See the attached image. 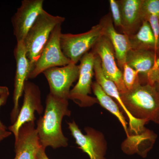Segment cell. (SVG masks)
<instances>
[{"label": "cell", "instance_id": "obj_1", "mask_svg": "<svg viewBox=\"0 0 159 159\" xmlns=\"http://www.w3.org/2000/svg\"><path fill=\"white\" fill-rule=\"evenodd\" d=\"M45 103L43 115L37 120L36 128L40 144L45 148L67 147L68 139L64 135L61 123L64 117L71 116L68 99L55 97L49 93Z\"/></svg>", "mask_w": 159, "mask_h": 159}, {"label": "cell", "instance_id": "obj_2", "mask_svg": "<svg viewBox=\"0 0 159 159\" xmlns=\"http://www.w3.org/2000/svg\"><path fill=\"white\" fill-rule=\"evenodd\" d=\"M120 96L125 108L135 119L153 121L159 113V93L154 85L140 84Z\"/></svg>", "mask_w": 159, "mask_h": 159}, {"label": "cell", "instance_id": "obj_3", "mask_svg": "<svg viewBox=\"0 0 159 159\" xmlns=\"http://www.w3.org/2000/svg\"><path fill=\"white\" fill-rule=\"evenodd\" d=\"M65 20L64 17L52 15L44 9L38 16L24 40L30 71L39 57L53 29L57 25L62 24Z\"/></svg>", "mask_w": 159, "mask_h": 159}, {"label": "cell", "instance_id": "obj_4", "mask_svg": "<svg viewBox=\"0 0 159 159\" xmlns=\"http://www.w3.org/2000/svg\"><path fill=\"white\" fill-rule=\"evenodd\" d=\"M62 24H58L51 32L48 42L29 73L28 80L36 78L48 69L64 66L71 63L64 54L61 47Z\"/></svg>", "mask_w": 159, "mask_h": 159}, {"label": "cell", "instance_id": "obj_5", "mask_svg": "<svg viewBox=\"0 0 159 159\" xmlns=\"http://www.w3.org/2000/svg\"><path fill=\"white\" fill-rule=\"evenodd\" d=\"M102 35L101 27L99 24L93 26L89 31L84 33H61L60 36L61 50L71 62L77 64L83 56L93 48Z\"/></svg>", "mask_w": 159, "mask_h": 159}, {"label": "cell", "instance_id": "obj_6", "mask_svg": "<svg viewBox=\"0 0 159 159\" xmlns=\"http://www.w3.org/2000/svg\"><path fill=\"white\" fill-rule=\"evenodd\" d=\"M95 54L93 51L84 54L80 61L78 81L70 90L69 99L81 107H86L98 103L96 98L89 96L91 93Z\"/></svg>", "mask_w": 159, "mask_h": 159}, {"label": "cell", "instance_id": "obj_7", "mask_svg": "<svg viewBox=\"0 0 159 159\" xmlns=\"http://www.w3.org/2000/svg\"><path fill=\"white\" fill-rule=\"evenodd\" d=\"M23 94V105L20 109L17 119L8 128L9 131L14 134L15 140L17 139L19 131L23 125L28 122H34L36 120L35 112L39 115L44 112L40 90L37 84L29 80H26L24 84Z\"/></svg>", "mask_w": 159, "mask_h": 159}, {"label": "cell", "instance_id": "obj_8", "mask_svg": "<svg viewBox=\"0 0 159 159\" xmlns=\"http://www.w3.org/2000/svg\"><path fill=\"white\" fill-rule=\"evenodd\" d=\"M79 66L70 63L68 65L55 67L43 72L48 83L50 93L55 97L69 99L70 88L79 76Z\"/></svg>", "mask_w": 159, "mask_h": 159}, {"label": "cell", "instance_id": "obj_9", "mask_svg": "<svg viewBox=\"0 0 159 159\" xmlns=\"http://www.w3.org/2000/svg\"><path fill=\"white\" fill-rule=\"evenodd\" d=\"M92 51L100 58L101 67L106 77L116 84L120 93L126 92L122 72L117 65L115 50L109 40L102 35Z\"/></svg>", "mask_w": 159, "mask_h": 159}, {"label": "cell", "instance_id": "obj_10", "mask_svg": "<svg viewBox=\"0 0 159 159\" xmlns=\"http://www.w3.org/2000/svg\"><path fill=\"white\" fill-rule=\"evenodd\" d=\"M71 134L79 148L87 154L90 159H106V143L103 135L90 127H86L84 134L75 121L68 123Z\"/></svg>", "mask_w": 159, "mask_h": 159}, {"label": "cell", "instance_id": "obj_11", "mask_svg": "<svg viewBox=\"0 0 159 159\" xmlns=\"http://www.w3.org/2000/svg\"><path fill=\"white\" fill-rule=\"evenodd\" d=\"M13 52L16 62V70L13 93V107L10 114L12 124L15 122L19 113L20 99L22 96L24 84L26 80H28L31 70L24 41L17 42Z\"/></svg>", "mask_w": 159, "mask_h": 159}, {"label": "cell", "instance_id": "obj_12", "mask_svg": "<svg viewBox=\"0 0 159 159\" xmlns=\"http://www.w3.org/2000/svg\"><path fill=\"white\" fill-rule=\"evenodd\" d=\"M43 0H23L11 18L17 42L25 39L28 31L43 9Z\"/></svg>", "mask_w": 159, "mask_h": 159}, {"label": "cell", "instance_id": "obj_13", "mask_svg": "<svg viewBox=\"0 0 159 159\" xmlns=\"http://www.w3.org/2000/svg\"><path fill=\"white\" fill-rule=\"evenodd\" d=\"M41 147L34 122L26 123L20 128L15 141L14 159H38Z\"/></svg>", "mask_w": 159, "mask_h": 159}, {"label": "cell", "instance_id": "obj_14", "mask_svg": "<svg viewBox=\"0 0 159 159\" xmlns=\"http://www.w3.org/2000/svg\"><path fill=\"white\" fill-rule=\"evenodd\" d=\"M99 24L101 27L102 35L109 40L113 47L117 65L122 71L125 63L126 54L131 49L129 38L115 29L110 12L102 17Z\"/></svg>", "mask_w": 159, "mask_h": 159}, {"label": "cell", "instance_id": "obj_15", "mask_svg": "<svg viewBox=\"0 0 159 159\" xmlns=\"http://www.w3.org/2000/svg\"><path fill=\"white\" fill-rule=\"evenodd\" d=\"M158 56L154 51L130 49L125 63L139 73L141 84H151L152 73Z\"/></svg>", "mask_w": 159, "mask_h": 159}, {"label": "cell", "instance_id": "obj_16", "mask_svg": "<svg viewBox=\"0 0 159 159\" xmlns=\"http://www.w3.org/2000/svg\"><path fill=\"white\" fill-rule=\"evenodd\" d=\"M142 0H118L121 12L122 34L129 37L136 34L143 22Z\"/></svg>", "mask_w": 159, "mask_h": 159}, {"label": "cell", "instance_id": "obj_17", "mask_svg": "<svg viewBox=\"0 0 159 159\" xmlns=\"http://www.w3.org/2000/svg\"><path fill=\"white\" fill-rule=\"evenodd\" d=\"M94 76L96 82L102 88L106 93L116 100L118 105L124 111L129 121V127L132 129L138 128L141 123V120L134 118L129 112L122 102L120 93L116 85L111 80L106 77L103 74L101 65V61L99 56L95 54L94 65Z\"/></svg>", "mask_w": 159, "mask_h": 159}, {"label": "cell", "instance_id": "obj_18", "mask_svg": "<svg viewBox=\"0 0 159 159\" xmlns=\"http://www.w3.org/2000/svg\"><path fill=\"white\" fill-rule=\"evenodd\" d=\"M129 38L131 49L154 51L159 57V46L147 21H143L136 34Z\"/></svg>", "mask_w": 159, "mask_h": 159}, {"label": "cell", "instance_id": "obj_19", "mask_svg": "<svg viewBox=\"0 0 159 159\" xmlns=\"http://www.w3.org/2000/svg\"><path fill=\"white\" fill-rule=\"evenodd\" d=\"M92 89L98 100V103L116 117L121 123L127 138H128L129 136V134L127 123L119 109L118 103L114 101L112 97L106 93L101 86L96 81L93 82Z\"/></svg>", "mask_w": 159, "mask_h": 159}, {"label": "cell", "instance_id": "obj_20", "mask_svg": "<svg viewBox=\"0 0 159 159\" xmlns=\"http://www.w3.org/2000/svg\"><path fill=\"white\" fill-rule=\"evenodd\" d=\"M123 80L127 90H130L141 84L139 73L125 63L122 70Z\"/></svg>", "mask_w": 159, "mask_h": 159}, {"label": "cell", "instance_id": "obj_21", "mask_svg": "<svg viewBox=\"0 0 159 159\" xmlns=\"http://www.w3.org/2000/svg\"><path fill=\"white\" fill-rule=\"evenodd\" d=\"M141 9L144 21L151 15L159 17V0H142Z\"/></svg>", "mask_w": 159, "mask_h": 159}, {"label": "cell", "instance_id": "obj_22", "mask_svg": "<svg viewBox=\"0 0 159 159\" xmlns=\"http://www.w3.org/2000/svg\"><path fill=\"white\" fill-rule=\"evenodd\" d=\"M109 2L111 16L114 27L117 31L122 34V17L118 1L117 0H110Z\"/></svg>", "mask_w": 159, "mask_h": 159}, {"label": "cell", "instance_id": "obj_23", "mask_svg": "<svg viewBox=\"0 0 159 159\" xmlns=\"http://www.w3.org/2000/svg\"><path fill=\"white\" fill-rule=\"evenodd\" d=\"M9 95V93H7L0 96V108L1 107L3 106L6 104ZM0 130H7V127L6 125L3 124L2 122H1V120H0Z\"/></svg>", "mask_w": 159, "mask_h": 159}, {"label": "cell", "instance_id": "obj_24", "mask_svg": "<svg viewBox=\"0 0 159 159\" xmlns=\"http://www.w3.org/2000/svg\"><path fill=\"white\" fill-rule=\"evenodd\" d=\"M45 150L46 148L41 146L38 154V159H49L46 154Z\"/></svg>", "mask_w": 159, "mask_h": 159}, {"label": "cell", "instance_id": "obj_25", "mask_svg": "<svg viewBox=\"0 0 159 159\" xmlns=\"http://www.w3.org/2000/svg\"><path fill=\"white\" fill-rule=\"evenodd\" d=\"M11 134V133L9 131L6 130L2 133L0 134V142L2 141L4 139L8 138Z\"/></svg>", "mask_w": 159, "mask_h": 159}, {"label": "cell", "instance_id": "obj_26", "mask_svg": "<svg viewBox=\"0 0 159 159\" xmlns=\"http://www.w3.org/2000/svg\"><path fill=\"white\" fill-rule=\"evenodd\" d=\"M7 93H9V89L7 87L0 86V96Z\"/></svg>", "mask_w": 159, "mask_h": 159}, {"label": "cell", "instance_id": "obj_27", "mask_svg": "<svg viewBox=\"0 0 159 159\" xmlns=\"http://www.w3.org/2000/svg\"><path fill=\"white\" fill-rule=\"evenodd\" d=\"M153 121L154 122H155V123L159 125V113L158 114V115H157L156 117L154 119Z\"/></svg>", "mask_w": 159, "mask_h": 159}, {"label": "cell", "instance_id": "obj_28", "mask_svg": "<svg viewBox=\"0 0 159 159\" xmlns=\"http://www.w3.org/2000/svg\"><path fill=\"white\" fill-rule=\"evenodd\" d=\"M154 86L156 88L158 92L159 93V78L158 80H157V81L156 83Z\"/></svg>", "mask_w": 159, "mask_h": 159}, {"label": "cell", "instance_id": "obj_29", "mask_svg": "<svg viewBox=\"0 0 159 159\" xmlns=\"http://www.w3.org/2000/svg\"><path fill=\"white\" fill-rule=\"evenodd\" d=\"M5 131H6V130H0V134L2 133H3V132Z\"/></svg>", "mask_w": 159, "mask_h": 159}]
</instances>
